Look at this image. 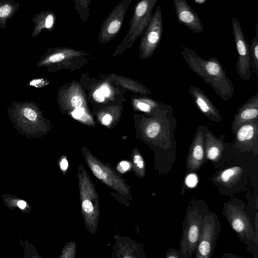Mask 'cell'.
Here are the masks:
<instances>
[{"instance_id": "cell-19", "label": "cell", "mask_w": 258, "mask_h": 258, "mask_svg": "<svg viewBox=\"0 0 258 258\" xmlns=\"http://www.w3.org/2000/svg\"><path fill=\"white\" fill-rule=\"evenodd\" d=\"M244 169L240 166H234L220 171L214 177V181L217 184L230 186L236 184L242 177Z\"/></svg>"}, {"instance_id": "cell-34", "label": "cell", "mask_w": 258, "mask_h": 258, "mask_svg": "<svg viewBox=\"0 0 258 258\" xmlns=\"http://www.w3.org/2000/svg\"><path fill=\"white\" fill-rule=\"evenodd\" d=\"M100 91L105 96H108L110 93L109 89L106 86H103L100 89Z\"/></svg>"}, {"instance_id": "cell-7", "label": "cell", "mask_w": 258, "mask_h": 258, "mask_svg": "<svg viewBox=\"0 0 258 258\" xmlns=\"http://www.w3.org/2000/svg\"><path fill=\"white\" fill-rule=\"evenodd\" d=\"M158 0H140L134 7L129 28L121 45L128 46L144 34L153 15Z\"/></svg>"}, {"instance_id": "cell-11", "label": "cell", "mask_w": 258, "mask_h": 258, "mask_svg": "<svg viewBox=\"0 0 258 258\" xmlns=\"http://www.w3.org/2000/svg\"><path fill=\"white\" fill-rule=\"evenodd\" d=\"M133 0H122L109 13L100 27L98 40L105 43L115 39L119 33L125 14Z\"/></svg>"}, {"instance_id": "cell-28", "label": "cell", "mask_w": 258, "mask_h": 258, "mask_svg": "<svg viewBox=\"0 0 258 258\" xmlns=\"http://www.w3.org/2000/svg\"><path fill=\"white\" fill-rule=\"evenodd\" d=\"M167 258H180L181 257L179 250L170 249L166 252Z\"/></svg>"}, {"instance_id": "cell-18", "label": "cell", "mask_w": 258, "mask_h": 258, "mask_svg": "<svg viewBox=\"0 0 258 258\" xmlns=\"http://www.w3.org/2000/svg\"><path fill=\"white\" fill-rule=\"evenodd\" d=\"M225 135L216 136L207 126L204 125V142L205 158L217 162L222 157L225 149Z\"/></svg>"}, {"instance_id": "cell-13", "label": "cell", "mask_w": 258, "mask_h": 258, "mask_svg": "<svg viewBox=\"0 0 258 258\" xmlns=\"http://www.w3.org/2000/svg\"><path fill=\"white\" fill-rule=\"evenodd\" d=\"M235 135V147L241 152L258 151V119L246 122L237 130Z\"/></svg>"}, {"instance_id": "cell-14", "label": "cell", "mask_w": 258, "mask_h": 258, "mask_svg": "<svg viewBox=\"0 0 258 258\" xmlns=\"http://www.w3.org/2000/svg\"><path fill=\"white\" fill-rule=\"evenodd\" d=\"M204 125H200L189 147L186 160V174L199 170L205 160Z\"/></svg>"}, {"instance_id": "cell-8", "label": "cell", "mask_w": 258, "mask_h": 258, "mask_svg": "<svg viewBox=\"0 0 258 258\" xmlns=\"http://www.w3.org/2000/svg\"><path fill=\"white\" fill-rule=\"evenodd\" d=\"M221 226L215 213L207 211L195 252L196 258H211L213 254Z\"/></svg>"}, {"instance_id": "cell-9", "label": "cell", "mask_w": 258, "mask_h": 258, "mask_svg": "<svg viewBox=\"0 0 258 258\" xmlns=\"http://www.w3.org/2000/svg\"><path fill=\"white\" fill-rule=\"evenodd\" d=\"M223 214L233 229L246 240L256 242V233L252 228L250 218L242 204L229 201L224 205Z\"/></svg>"}, {"instance_id": "cell-23", "label": "cell", "mask_w": 258, "mask_h": 258, "mask_svg": "<svg viewBox=\"0 0 258 258\" xmlns=\"http://www.w3.org/2000/svg\"><path fill=\"white\" fill-rule=\"evenodd\" d=\"M49 83L47 80L43 78H35L28 82L26 85L36 88H40Z\"/></svg>"}, {"instance_id": "cell-10", "label": "cell", "mask_w": 258, "mask_h": 258, "mask_svg": "<svg viewBox=\"0 0 258 258\" xmlns=\"http://www.w3.org/2000/svg\"><path fill=\"white\" fill-rule=\"evenodd\" d=\"M232 27L238 58L236 63L237 72L240 78L249 81L251 76V58L247 43L240 23L235 17L232 19Z\"/></svg>"}, {"instance_id": "cell-32", "label": "cell", "mask_w": 258, "mask_h": 258, "mask_svg": "<svg viewBox=\"0 0 258 258\" xmlns=\"http://www.w3.org/2000/svg\"><path fill=\"white\" fill-rule=\"evenodd\" d=\"M112 120L111 115L109 114H105L102 119V123L103 125L107 126L110 124Z\"/></svg>"}, {"instance_id": "cell-2", "label": "cell", "mask_w": 258, "mask_h": 258, "mask_svg": "<svg viewBox=\"0 0 258 258\" xmlns=\"http://www.w3.org/2000/svg\"><path fill=\"white\" fill-rule=\"evenodd\" d=\"M7 114L14 127L21 135L36 138L47 131L46 119L34 102L13 101L7 107Z\"/></svg>"}, {"instance_id": "cell-20", "label": "cell", "mask_w": 258, "mask_h": 258, "mask_svg": "<svg viewBox=\"0 0 258 258\" xmlns=\"http://www.w3.org/2000/svg\"><path fill=\"white\" fill-rule=\"evenodd\" d=\"M257 24L255 25V35L251 41L249 51L251 58V68L256 76H258V31Z\"/></svg>"}, {"instance_id": "cell-26", "label": "cell", "mask_w": 258, "mask_h": 258, "mask_svg": "<svg viewBox=\"0 0 258 258\" xmlns=\"http://www.w3.org/2000/svg\"><path fill=\"white\" fill-rule=\"evenodd\" d=\"M12 11V7L9 5H6L0 8V17H5L9 15Z\"/></svg>"}, {"instance_id": "cell-25", "label": "cell", "mask_w": 258, "mask_h": 258, "mask_svg": "<svg viewBox=\"0 0 258 258\" xmlns=\"http://www.w3.org/2000/svg\"><path fill=\"white\" fill-rule=\"evenodd\" d=\"M185 182L187 186L192 187L196 185L198 182V178L196 175L191 173L187 174Z\"/></svg>"}, {"instance_id": "cell-15", "label": "cell", "mask_w": 258, "mask_h": 258, "mask_svg": "<svg viewBox=\"0 0 258 258\" xmlns=\"http://www.w3.org/2000/svg\"><path fill=\"white\" fill-rule=\"evenodd\" d=\"M177 21L196 33L204 31L200 18L186 0H173Z\"/></svg>"}, {"instance_id": "cell-12", "label": "cell", "mask_w": 258, "mask_h": 258, "mask_svg": "<svg viewBox=\"0 0 258 258\" xmlns=\"http://www.w3.org/2000/svg\"><path fill=\"white\" fill-rule=\"evenodd\" d=\"M163 31L162 10L160 5L156 8L144 34L140 43L142 56L149 57L157 48Z\"/></svg>"}, {"instance_id": "cell-5", "label": "cell", "mask_w": 258, "mask_h": 258, "mask_svg": "<svg viewBox=\"0 0 258 258\" xmlns=\"http://www.w3.org/2000/svg\"><path fill=\"white\" fill-rule=\"evenodd\" d=\"M202 202L192 201L186 210L182 223L179 253L181 258H191L195 254L201 232L203 221L208 209Z\"/></svg>"}, {"instance_id": "cell-4", "label": "cell", "mask_w": 258, "mask_h": 258, "mask_svg": "<svg viewBox=\"0 0 258 258\" xmlns=\"http://www.w3.org/2000/svg\"><path fill=\"white\" fill-rule=\"evenodd\" d=\"M81 211L87 230L95 234L100 217L99 195L86 169L79 164L77 169Z\"/></svg>"}, {"instance_id": "cell-33", "label": "cell", "mask_w": 258, "mask_h": 258, "mask_svg": "<svg viewBox=\"0 0 258 258\" xmlns=\"http://www.w3.org/2000/svg\"><path fill=\"white\" fill-rule=\"evenodd\" d=\"M60 166L62 170H66L68 167V162L66 158L61 159L60 162Z\"/></svg>"}, {"instance_id": "cell-31", "label": "cell", "mask_w": 258, "mask_h": 258, "mask_svg": "<svg viewBox=\"0 0 258 258\" xmlns=\"http://www.w3.org/2000/svg\"><path fill=\"white\" fill-rule=\"evenodd\" d=\"M84 114V109L82 108L78 107L72 112L73 116L77 119L81 117Z\"/></svg>"}, {"instance_id": "cell-35", "label": "cell", "mask_w": 258, "mask_h": 258, "mask_svg": "<svg viewBox=\"0 0 258 258\" xmlns=\"http://www.w3.org/2000/svg\"><path fill=\"white\" fill-rule=\"evenodd\" d=\"M18 206L21 209H24L26 206V203L24 201H19L17 203Z\"/></svg>"}, {"instance_id": "cell-30", "label": "cell", "mask_w": 258, "mask_h": 258, "mask_svg": "<svg viewBox=\"0 0 258 258\" xmlns=\"http://www.w3.org/2000/svg\"><path fill=\"white\" fill-rule=\"evenodd\" d=\"M130 167V163L126 161H122L117 166L118 170L120 172H124L129 169Z\"/></svg>"}, {"instance_id": "cell-3", "label": "cell", "mask_w": 258, "mask_h": 258, "mask_svg": "<svg viewBox=\"0 0 258 258\" xmlns=\"http://www.w3.org/2000/svg\"><path fill=\"white\" fill-rule=\"evenodd\" d=\"M155 115L147 124L145 135L148 139L155 142V144L163 154L164 158L170 153L174 156L176 142L174 140V133L177 120L174 116L173 109L167 105Z\"/></svg>"}, {"instance_id": "cell-24", "label": "cell", "mask_w": 258, "mask_h": 258, "mask_svg": "<svg viewBox=\"0 0 258 258\" xmlns=\"http://www.w3.org/2000/svg\"><path fill=\"white\" fill-rule=\"evenodd\" d=\"M76 244L75 242H70L64 247L63 251V257H74L75 256Z\"/></svg>"}, {"instance_id": "cell-6", "label": "cell", "mask_w": 258, "mask_h": 258, "mask_svg": "<svg viewBox=\"0 0 258 258\" xmlns=\"http://www.w3.org/2000/svg\"><path fill=\"white\" fill-rule=\"evenodd\" d=\"M84 155L87 164L97 179L122 197L132 200L130 187L110 165L101 162L89 152H86Z\"/></svg>"}, {"instance_id": "cell-16", "label": "cell", "mask_w": 258, "mask_h": 258, "mask_svg": "<svg viewBox=\"0 0 258 258\" xmlns=\"http://www.w3.org/2000/svg\"><path fill=\"white\" fill-rule=\"evenodd\" d=\"M188 92L197 108L208 119L217 123L222 121L223 118L219 110L203 90L195 86H191Z\"/></svg>"}, {"instance_id": "cell-21", "label": "cell", "mask_w": 258, "mask_h": 258, "mask_svg": "<svg viewBox=\"0 0 258 258\" xmlns=\"http://www.w3.org/2000/svg\"><path fill=\"white\" fill-rule=\"evenodd\" d=\"M132 168L135 174L140 178H143L146 174L145 163L141 155L135 152L133 156Z\"/></svg>"}, {"instance_id": "cell-29", "label": "cell", "mask_w": 258, "mask_h": 258, "mask_svg": "<svg viewBox=\"0 0 258 258\" xmlns=\"http://www.w3.org/2000/svg\"><path fill=\"white\" fill-rule=\"evenodd\" d=\"M93 98L98 102H102L104 100V96L100 91L97 90L93 94Z\"/></svg>"}, {"instance_id": "cell-27", "label": "cell", "mask_w": 258, "mask_h": 258, "mask_svg": "<svg viewBox=\"0 0 258 258\" xmlns=\"http://www.w3.org/2000/svg\"><path fill=\"white\" fill-rule=\"evenodd\" d=\"M71 104L75 108L80 107L82 105V100L80 96H74L72 98Z\"/></svg>"}, {"instance_id": "cell-22", "label": "cell", "mask_w": 258, "mask_h": 258, "mask_svg": "<svg viewBox=\"0 0 258 258\" xmlns=\"http://www.w3.org/2000/svg\"><path fill=\"white\" fill-rule=\"evenodd\" d=\"M75 9L83 22L87 21L89 16V6L92 0H74Z\"/></svg>"}, {"instance_id": "cell-17", "label": "cell", "mask_w": 258, "mask_h": 258, "mask_svg": "<svg viewBox=\"0 0 258 258\" xmlns=\"http://www.w3.org/2000/svg\"><path fill=\"white\" fill-rule=\"evenodd\" d=\"M258 119V93L252 96L238 109L231 121V129L234 135L243 124Z\"/></svg>"}, {"instance_id": "cell-1", "label": "cell", "mask_w": 258, "mask_h": 258, "mask_svg": "<svg viewBox=\"0 0 258 258\" xmlns=\"http://www.w3.org/2000/svg\"><path fill=\"white\" fill-rule=\"evenodd\" d=\"M181 48L182 58L191 71L211 87L223 100L232 99L235 93L234 85L217 57L205 59L191 48L185 46Z\"/></svg>"}]
</instances>
